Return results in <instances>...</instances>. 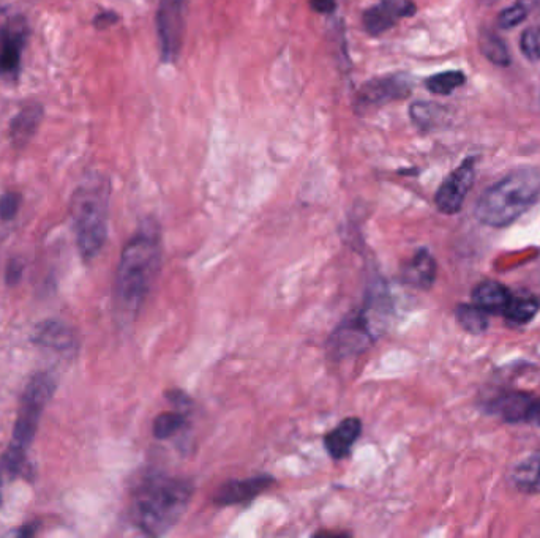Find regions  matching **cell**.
Returning <instances> with one entry per match:
<instances>
[{
  "label": "cell",
  "instance_id": "cell-30",
  "mask_svg": "<svg viewBox=\"0 0 540 538\" xmlns=\"http://www.w3.org/2000/svg\"><path fill=\"white\" fill-rule=\"evenodd\" d=\"M310 7L321 15H332L337 10V0H308Z\"/></svg>",
  "mask_w": 540,
  "mask_h": 538
},
{
  "label": "cell",
  "instance_id": "cell-22",
  "mask_svg": "<svg viewBox=\"0 0 540 538\" xmlns=\"http://www.w3.org/2000/svg\"><path fill=\"white\" fill-rule=\"evenodd\" d=\"M466 83V76L462 71H443L438 75L430 76L425 81V87H427L432 94L436 95H450L458 87H462Z\"/></svg>",
  "mask_w": 540,
  "mask_h": 538
},
{
  "label": "cell",
  "instance_id": "cell-7",
  "mask_svg": "<svg viewBox=\"0 0 540 538\" xmlns=\"http://www.w3.org/2000/svg\"><path fill=\"white\" fill-rule=\"evenodd\" d=\"M185 7L187 0H160L157 10V32L165 62H176L184 45Z\"/></svg>",
  "mask_w": 540,
  "mask_h": 538
},
{
  "label": "cell",
  "instance_id": "cell-29",
  "mask_svg": "<svg viewBox=\"0 0 540 538\" xmlns=\"http://www.w3.org/2000/svg\"><path fill=\"white\" fill-rule=\"evenodd\" d=\"M166 397H168V400L171 401L174 406L179 408V411L187 412L188 406H192V400H190L182 390H169V392L166 393Z\"/></svg>",
  "mask_w": 540,
  "mask_h": 538
},
{
  "label": "cell",
  "instance_id": "cell-24",
  "mask_svg": "<svg viewBox=\"0 0 540 538\" xmlns=\"http://www.w3.org/2000/svg\"><path fill=\"white\" fill-rule=\"evenodd\" d=\"M457 321L466 332L474 335L485 332L488 327L487 313L476 305H460L457 308Z\"/></svg>",
  "mask_w": 540,
  "mask_h": 538
},
{
  "label": "cell",
  "instance_id": "cell-11",
  "mask_svg": "<svg viewBox=\"0 0 540 538\" xmlns=\"http://www.w3.org/2000/svg\"><path fill=\"white\" fill-rule=\"evenodd\" d=\"M26 26L15 21L0 27V76L16 78L21 70L23 49L26 45Z\"/></svg>",
  "mask_w": 540,
  "mask_h": 538
},
{
  "label": "cell",
  "instance_id": "cell-31",
  "mask_svg": "<svg viewBox=\"0 0 540 538\" xmlns=\"http://www.w3.org/2000/svg\"><path fill=\"white\" fill-rule=\"evenodd\" d=\"M23 272H24V266L21 264V262L16 261V259H13V261H10V264H8L7 269V283L8 284H16L18 283L21 278H23Z\"/></svg>",
  "mask_w": 540,
  "mask_h": 538
},
{
  "label": "cell",
  "instance_id": "cell-3",
  "mask_svg": "<svg viewBox=\"0 0 540 538\" xmlns=\"http://www.w3.org/2000/svg\"><path fill=\"white\" fill-rule=\"evenodd\" d=\"M539 196L540 172L533 168L517 169L480 196L476 204L477 220L493 228H504L533 207Z\"/></svg>",
  "mask_w": 540,
  "mask_h": 538
},
{
  "label": "cell",
  "instance_id": "cell-33",
  "mask_svg": "<svg viewBox=\"0 0 540 538\" xmlns=\"http://www.w3.org/2000/svg\"><path fill=\"white\" fill-rule=\"evenodd\" d=\"M35 531H37V526H35V524H27V526H24L23 529L19 531V535L29 537V535H34Z\"/></svg>",
  "mask_w": 540,
  "mask_h": 538
},
{
  "label": "cell",
  "instance_id": "cell-17",
  "mask_svg": "<svg viewBox=\"0 0 540 538\" xmlns=\"http://www.w3.org/2000/svg\"><path fill=\"white\" fill-rule=\"evenodd\" d=\"M42 119L43 108L38 103H35V105L26 106L12 120V124H10V136H12L15 147H24L30 139L34 138Z\"/></svg>",
  "mask_w": 540,
  "mask_h": 538
},
{
  "label": "cell",
  "instance_id": "cell-34",
  "mask_svg": "<svg viewBox=\"0 0 540 538\" xmlns=\"http://www.w3.org/2000/svg\"><path fill=\"white\" fill-rule=\"evenodd\" d=\"M533 422L540 423V403H537L534 409Z\"/></svg>",
  "mask_w": 540,
  "mask_h": 538
},
{
  "label": "cell",
  "instance_id": "cell-15",
  "mask_svg": "<svg viewBox=\"0 0 540 538\" xmlns=\"http://www.w3.org/2000/svg\"><path fill=\"white\" fill-rule=\"evenodd\" d=\"M510 299H512V294L509 289L498 281L480 283L473 292L474 305L485 313H504Z\"/></svg>",
  "mask_w": 540,
  "mask_h": 538
},
{
  "label": "cell",
  "instance_id": "cell-2",
  "mask_svg": "<svg viewBox=\"0 0 540 538\" xmlns=\"http://www.w3.org/2000/svg\"><path fill=\"white\" fill-rule=\"evenodd\" d=\"M192 496L190 480L162 471L144 472L133 488V523L150 537L166 534L179 523Z\"/></svg>",
  "mask_w": 540,
  "mask_h": 538
},
{
  "label": "cell",
  "instance_id": "cell-10",
  "mask_svg": "<svg viewBox=\"0 0 540 538\" xmlns=\"http://www.w3.org/2000/svg\"><path fill=\"white\" fill-rule=\"evenodd\" d=\"M417 7L413 0H381L375 7L368 8L362 16L365 32L372 37L386 34L387 30L403 18H411Z\"/></svg>",
  "mask_w": 540,
  "mask_h": 538
},
{
  "label": "cell",
  "instance_id": "cell-9",
  "mask_svg": "<svg viewBox=\"0 0 540 538\" xmlns=\"http://www.w3.org/2000/svg\"><path fill=\"white\" fill-rule=\"evenodd\" d=\"M476 168L474 158H466L450 176L444 180L435 196L436 207L447 215L460 212L469 190L473 188Z\"/></svg>",
  "mask_w": 540,
  "mask_h": 538
},
{
  "label": "cell",
  "instance_id": "cell-13",
  "mask_svg": "<svg viewBox=\"0 0 540 538\" xmlns=\"http://www.w3.org/2000/svg\"><path fill=\"white\" fill-rule=\"evenodd\" d=\"M362 434V422L357 417H348L335 430L330 431L324 438V445L330 458L335 461L343 460L349 455L353 445Z\"/></svg>",
  "mask_w": 540,
  "mask_h": 538
},
{
  "label": "cell",
  "instance_id": "cell-20",
  "mask_svg": "<svg viewBox=\"0 0 540 538\" xmlns=\"http://www.w3.org/2000/svg\"><path fill=\"white\" fill-rule=\"evenodd\" d=\"M479 48L492 64L498 65V67H509V49L495 32H490L487 29L482 30L479 35Z\"/></svg>",
  "mask_w": 540,
  "mask_h": 538
},
{
  "label": "cell",
  "instance_id": "cell-27",
  "mask_svg": "<svg viewBox=\"0 0 540 538\" xmlns=\"http://www.w3.org/2000/svg\"><path fill=\"white\" fill-rule=\"evenodd\" d=\"M526 16H528V13H526V8L522 4L512 5V7L501 12L498 18V26L506 30L514 29L518 24L525 21Z\"/></svg>",
  "mask_w": 540,
  "mask_h": 538
},
{
  "label": "cell",
  "instance_id": "cell-12",
  "mask_svg": "<svg viewBox=\"0 0 540 538\" xmlns=\"http://www.w3.org/2000/svg\"><path fill=\"white\" fill-rule=\"evenodd\" d=\"M274 483L270 475H255L250 479L229 480L218 488L214 496V504L218 507L245 504L269 490Z\"/></svg>",
  "mask_w": 540,
  "mask_h": 538
},
{
  "label": "cell",
  "instance_id": "cell-21",
  "mask_svg": "<svg viewBox=\"0 0 540 538\" xmlns=\"http://www.w3.org/2000/svg\"><path fill=\"white\" fill-rule=\"evenodd\" d=\"M540 302L534 297H514L510 299L509 305L504 310L507 321L514 322L517 326H522L526 322L533 321L534 316L539 313Z\"/></svg>",
  "mask_w": 540,
  "mask_h": 538
},
{
  "label": "cell",
  "instance_id": "cell-19",
  "mask_svg": "<svg viewBox=\"0 0 540 538\" xmlns=\"http://www.w3.org/2000/svg\"><path fill=\"white\" fill-rule=\"evenodd\" d=\"M409 116L417 128L424 131L435 130L439 125H443L446 119V109L443 106L435 105L430 101H417L409 108Z\"/></svg>",
  "mask_w": 540,
  "mask_h": 538
},
{
  "label": "cell",
  "instance_id": "cell-14",
  "mask_svg": "<svg viewBox=\"0 0 540 538\" xmlns=\"http://www.w3.org/2000/svg\"><path fill=\"white\" fill-rule=\"evenodd\" d=\"M436 278V262L430 251H417L414 258L403 267L402 280L409 286L419 289L432 288Z\"/></svg>",
  "mask_w": 540,
  "mask_h": 538
},
{
  "label": "cell",
  "instance_id": "cell-6",
  "mask_svg": "<svg viewBox=\"0 0 540 538\" xmlns=\"http://www.w3.org/2000/svg\"><path fill=\"white\" fill-rule=\"evenodd\" d=\"M387 311H389V296L386 289L379 288L378 291H373L367 305L348 316L332 333L329 340V352L332 357L340 360L367 351L378 333L373 324V314H384Z\"/></svg>",
  "mask_w": 540,
  "mask_h": 538
},
{
  "label": "cell",
  "instance_id": "cell-5",
  "mask_svg": "<svg viewBox=\"0 0 540 538\" xmlns=\"http://www.w3.org/2000/svg\"><path fill=\"white\" fill-rule=\"evenodd\" d=\"M54 392H56V381H54L53 376L46 373L37 374L27 384L26 392L21 400L18 419H16L15 430H13L12 444L0 461V475H4L8 479H15L16 475L23 472V468L26 466L27 450L34 442L40 417L53 398Z\"/></svg>",
  "mask_w": 540,
  "mask_h": 538
},
{
  "label": "cell",
  "instance_id": "cell-18",
  "mask_svg": "<svg viewBox=\"0 0 540 538\" xmlns=\"http://www.w3.org/2000/svg\"><path fill=\"white\" fill-rule=\"evenodd\" d=\"M536 401L525 395H509L498 401V412L507 422H531Z\"/></svg>",
  "mask_w": 540,
  "mask_h": 538
},
{
  "label": "cell",
  "instance_id": "cell-32",
  "mask_svg": "<svg viewBox=\"0 0 540 538\" xmlns=\"http://www.w3.org/2000/svg\"><path fill=\"white\" fill-rule=\"evenodd\" d=\"M119 21V15L114 12H103L98 13L95 16L94 24L97 29H106V27H111L113 24H116Z\"/></svg>",
  "mask_w": 540,
  "mask_h": 538
},
{
  "label": "cell",
  "instance_id": "cell-28",
  "mask_svg": "<svg viewBox=\"0 0 540 538\" xmlns=\"http://www.w3.org/2000/svg\"><path fill=\"white\" fill-rule=\"evenodd\" d=\"M21 202H23L21 195L13 193V191H8L5 195L0 196V220H13L18 215Z\"/></svg>",
  "mask_w": 540,
  "mask_h": 538
},
{
  "label": "cell",
  "instance_id": "cell-8",
  "mask_svg": "<svg viewBox=\"0 0 540 538\" xmlns=\"http://www.w3.org/2000/svg\"><path fill=\"white\" fill-rule=\"evenodd\" d=\"M411 95V83L403 75L381 76L362 84L357 90V113H368L379 106L387 105L390 101L405 100Z\"/></svg>",
  "mask_w": 540,
  "mask_h": 538
},
{
  "label": "cell",
  "instance_id": "cell-4",
  "mask_svg": "<svg viewBox=\"0 0 540 538\" xmlns=\"http://www.w3.org/2000/svg\"><path fill=\"white\" fill-rule=\"evenodd\" d=\"M109 182L102 176L89 177L79 185L72 199L76 243L84 261L102 251L108 237Z\"/></svg>",
  "mask_w": 540,
  "mask_h": 538
},
{
  "label": "cell",
  "instance_id": "cell-1",
  "mask_svg": "<svg viewBox=\"0 0 540 538\" xmlns=\"http://www.w3.org/2000/svg\"><path fill=\"white\" fill-rule=\"evenodd\" d=\"M162 266V239L155 223H146L125 245L114 283V307L130 322L143 308Z\"/></svg>",
  "mask_w": 540,
  "mask_h": 538
},
{
  "label": "cell",
  "instance_id": "cell-16",
  "mask_svg": "<svg viewBox=\"0 0 540 538\" xmlns=\"http://www.w3.org/2000/svg\"><path fill=\"white\" fill-rule=\"evenodd\" d=\"M34 341L54 351H70L75 348L72 329L59 321L43 322L35 329Z\"/></svg>",
  "mask_w": 540,
  "mask_h": 538
},
{
  "label": "cell",
  "instance_id": "cell-25",
  "mask_svg": "<svg viewBox=\"0 0 540 538\" xmlns=\"http://www.w3.org/2000/svg\"><path fill=\"white\" fill-rule=\"evenodd\" d=\"M518 485L526 491H540V458L526 461L515 475Z\"/></svg>",
  "mask_w": 540,
  "mask_h": 538
},
{
  "label": "cell",
  "instance_id": "cell-26",
  "mask_svg": "<svg viewBox=\"0 0 540 538\" xmlns=\"http://www.w3.org/2000/svg\"><path fill=\"white\" fill-rule=\"evenodd\" d=\"M520 49L523 56L531 62L540 60V27H529L520 37Z\"/></svg>",
  "mask_w": 540,
  "mask_h": 538
},
{
  "label": "cell",
  "instance_id": "cell-23",
  "mask_svg": "<svg viewBox=\"0 0 540 538\" xmlns=\"http://www.w3.org/2000/svg\"><path fill=\"white\" fill-rule=\"evenodd\" d=\"M187 412H163L158 415L154 422V436L160 441L173 438L179 433L185 425H187V419H185Z\"/></svg>",
  "mask_w": 540,
  "mask_h": 538
}]
</instances>
